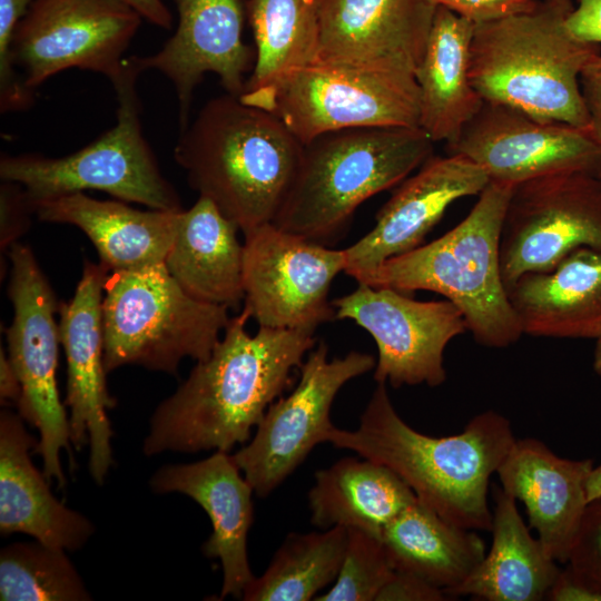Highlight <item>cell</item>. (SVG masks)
<instances>
[{"instance_id": "7", "label": "cell", "mask_w": 601, "mask_h": 601, "mask_svg": "<svg viewBox=\"0 0 601 601\" xmlns=\"http://www.w3.org/2000/svg\"><path fill=\"white\" fill-rule=\"evenodd\" d=\"M144 72L138 57L126 58L111 81L118 100L117 122L73 154L2 155L0 178L20 184L35 207L59 196L95 189L150 209L183 210L174 186L161 174L142 134L136 83Z\"/></svg>"}, {"instance_id": "6", "label": "cell", "mask_w": 601, "mask_h": 601, "mask_svg": "<svg viewBox=\"0 0 601 601\" xmlns=\"http://www.w3.org/2000/svg\"><path fill=\"white\" fill-rule=\"evenodd\" d=\"M514 186L489 183L455 227L385 260L365 283L403 293L430 290L453 303L485 347L504 348L523 335L501 270L503 220Z\"/></svg>"}, {"instance_id": "31", "label": "cell", "mask_w": 601, "mask_h": 601, "mask_svg": "<svg viewBox=\"0 0 601 601\" xmlns=\"http://www.w3.org/2000/svg\"><path fill=\"white\" fill-rule=\"evenodd\" d=\"M255 61L243 93L277 83L318 57L319 24L315 0H248Z\"/></svg>"}, {"instance_id": "38", "label": "cell", "mask_w": 601, "mask_h": 601, "mask_svg": "<svg viewBox=\"0 0 601 601\" xmlns=\"http://www.w3.org/2000/svg\"><path fill=\"white\" fill-rule=\"evenodd\" d=\"M446 593L424 579L394 570L375 601H443Z\"/></svg>"}, {"instance_id": "41", "label": "cell", "mask_w": 601, "mask_h": 601, "mask_svg": "<svg viewBox=\"0 0 601 601\" xmlns=\"http://www.w3.org/2000/svg\"><path fill=\"white\" fill-rule=\"evenodd\" d=\"M580 87L589 114V131L601 149V53L583 68Z\"/></svg>"}, {"instance_id": "22", "label": "cell", "mask_w": 601, "mask_h": 601, "mask_svg": "<svg viewBox=\"0 0 601 601\" xmlns=\"http://www.w3.org/2000/svg\"><path fill=\"white\" fill-rule=\"evenodd\" d=\"M150 486L157 493L179 492L207 513L213 531L203 544L208 558L223 568L220 597L242 598L255 578L250 571L247 536L254 521V490L228 452L190 464L165 465L155 472Z\"/></svg>"}, {"instance_id": "37", "label": "cell", "mask_w": 601, "mask_h": 601, "mask_svg": "<svg viewBox=\"0 0 601 601\" xmlns=\"http://www.w3.org/2000/svg\"><path fill=\"white\" fill-rule=\"evenodd\" d=\"M436 7H444L475 24L490 22L510 16L528 12L540 0H430Z\"/></svg>"}, {"instance_id": "21", "label": "cell", "mask_w": 601, "mask_h": 601, "mask_svg": "<svg viewBox=\"0 0 601 601\" xmlns=\"http://www.w3.org/2000/svg\"><path fill=\"white\" fill-rule=\"evenodd\" d=\"M593 461L556 455L538 439H516L496 471L501 487L521 501L549 555L568 563L588 506Z\"/></svg>"}, {"instance_id": "9", "label": "cell", "mask_w": 601, "mask_h": 601, "mask_svg": "<svg viewBox=\"0 0 601 601\" xmlns=\"http://www.w3.org/2000/svg\"><path fill=\"white\" fill-rule=\"evenodd\" d=\"M142 17L122 0H35L0 51V110L21 111L53 75L78 68L112 81Z\"/></svg>"}, {"instance_id": "15", "label": "cell", "mask_w": 601, "mask_h": 601, "mask_svg": "<svg viewBox=\"0 0 601 601\" xmlns=\"http://www.w3.org/2000/svg\"><path fill=\"white\" fill-rule=\"evenodd\" d=\"M332 304L335 318L355 322L374 338L378 353L374 380L395 388L442 385L445 348L467 331L450 300H416L390 287L358 284Z\"/></svg>"}, {"instance_id": "33", "label": "cell", "mask_w": 601, "mask_h": 601, "mask_svg": "<svg viewBox=\"0 0 601 601\" xmlns=\"http://www.w3.org/2000/svg\"><path fill=\"white\" fill-rule=\"evenodd\" d=\"M66 550L36 542H17L0 553V600H91Z\"/></svg>"}, {"instance_id": "12", "label": "cell", "mask_w": 601, "mask_h": 601, "mask_svg": "<svg viewBox=\"0 0 601 601\" xmlns=\"http://www.w3.org/2000/svg\"><path fill=\"white\" fill-rule=\"evenodd\" d=\"M375 357L352 351L328 359L319 342L299 370V380L287 396L273 402L255 435L233 459L259 497L275 491L335 427L329 417L339 390L351 380L374 370Z\"/></svg>"}, {"instance_id": "29", "label": "cell", "mask_w": 601, "mask_h": 601, "mask_svg": "<svg viewBox=\"0 0 601 601\" xmlns=\"http://www.w3.org/2000/svg\"><path fill=\"white\" fill-rule=\"evenodd\" d=\"M415 500V493L393 470L355 457H344L317 471L308 492L315 526L358 529L378 538L384 526Z\"/></svg>"}, {"instance_id": "32", "label": "cell", "mask_w": 601, "mask_h": 601, "mask_svg": "<svg viewBox=\"0 0 601 601\" xmlns=\"http://www.w3.org/2000/svg\"><path fill=\"white\" fill-rule=\"evenodd\" d=\"M347 544V529L290 533L263 575L245 588L246 601H308L336 580Z\"/></svg>"}, {"instance_id": "25", "label": "cell", "mask_w": 601, "mask_h": 601, "mask_svg": "<svg viewBox=\"0 0 601 601\" xmlns=\"http://www.w3.org/2000/svg\"><path fill=\"white\" fill-rule=\"evenodd\" d=\"M508 293L523 334L595 339L601 334V249L577 248L549 270L524 274Z\"/></svg>"}, {"instance_id": "18", "label": "cell", "mask_w": 601, "mask_h": 601, "mask_svg": "<svg viewBox=\"0 0 601 601\" xmlns=\"http://www.w3.org/2000/svg\"><path fill=\"white\" fill-rule=\"evenodd\" d=\"M489 183L484 170L464 156L432 155L400 184L376 214L374 227L344 248V273L365 284L385 260L421 246L454 201L480 195Z\"/></svg>"}, {"instance_id": "8", "label": "cell", "mask_w": 601, "mask_h": 601, "mask_svg": "<svg viewBox=\"0 0 601 601\" xmlns=\"http://www.w3.org/2000/svg\"><path fill=\"white\" fill-rule=\"evenodd\" d=\"M189 295L164 263L110 272L102 298L104 363L177 374L181 359H206L230 317Z\"/></svg>"}, {"instance_id": "40", "label": "cell", "mask_w": 601, "mask_h": 601, "mask_svg": "<svg viewBox=\"0 0 601 601\" xmlns=\"http://www.w3.org/2000/svg\"><path fill=\"white\" fill-rule=\"evenodd\" d=\"M564 19V27L574 39L592 45H601V0H575Z\"/></svg>"}, {"instance_id": "24", "label": "cell", "mask_w": 601, "mask_h": 601, "mask_svg": "<svg viewBox=\"0 0 601 601\" xmlns=\"http://www.w3.org/2000/svg\"><path fill=\"white\" fill-rule=\"evenodd\" d=\"M183 210H140L122 200H99L73 193L36 206L41 221L81 229L109 273L132 270L165 262Z\"/></svg>"}, {"instance_id": "39", "label": "cell", "mask_w": 601, "mask_h": 601, "mask_svg": "<svg viewBox=\"0 0 601 601\" xmlns=\"http://www.w3.org/2000/svg\"><path fill=\"white\" fill-rule=\"evenodd\" d=\"M546 600L601 601V587L566 563L560 570Z\"/></svg>"}, {"instance_id": "35", "label": "cell", "mask_w": 601, "mask_h": 601, "mask_svg": "<svg viewBox=\"0 0 601 601\" xmlns=\"http://www.w3.org/2000/svg\"><path fill=\"white\" fill-rule=\"evenodd\" d=\"M568 563L601 587V497L588 503Z\"/></svg>"}, {"instance_id": "34", "label": "cell", "mask_w": 601, "mask_h": 601, "mask_svg": "<svg viewBox=\"0 0 601 601\" xmlns=\"http://www.w3.org/2000/svg\"><path fill=\"white\" fill-rule=\"evenodd\" d=\"M394 569L378 536L347 529V544L335 584L318 601H375Z\"/></svg>"}, {"instance_id": "1", "label": "cell", "mask_w": 601, "mask_h": 601, "mask_svg": "<svg viewBox=\"0 0 601 601\" xmlns=\"http://www.w3.org/2000/svg\"><path fill=\"white\" fill-rule=\"evenodd\" d=\"M245 308L219 342L155 410L144 441L147 456L166 451L229 452L250 439L268 406L293 385L294 371L315 347L314 333L258 326Z\"/></svg>"}, {"instance_id": "5", "label": "cell", "mask_w": 601, "mask_h": 601, "mask_svg": "<svg viewBox=\"0 0 601 601\" xmlns=\"http://www.w3.org/2000/svg\"><path fill=\"white\" fill-rule=\"evenodd\" d=\"M420 127H358L304 144L294 183L273 224L332 246L372 196L400 185L433 154Z\"/></svg>"}, {"instance_id": "2", "label": "cell", "mask_w": 601, "mask_h": 601, "mask_svg": "<svg viewBox=\"0 0 601 601\" xmlns=\"http://www.w3.org/2000/svg\"><path fill=\"white\" fill-rule=\"evenodd\" d=\"M510 421L487 410L463 432L431 436L410 426L378 383L355 430L334 427L327 442L393 470L418 501L446 521L470 530L490 531L491 476L515 442Z\"/></svg>"}, {"instance_id": "45", "label": "cell", "mask_w": 601, "mask_h": 601, "mask_svg": "<svg viewBox=\"0 0 601 601\" xmlns=\"http://www.w3.org/2000/svg\"><path fill=\"white\" fill-rule=\"evenodd\" d=\"M592 365L595 374L601 377V334L595 338Z\"/></svg>"}, {"instance_id": "3", "label": "cell", "mask_w": 601, "mask_h": 601, "mask_svg": "<svg viewBox=\"0 0 601 601\" xmlns=\"http://www.w3.org/2000/svg\"><path fill=\"white\" fill-rule=\"evenodd\" d=\"M303 148L275 115L226 92L180 131L174 158L189 186L244 233L274 221Z\"/></svg>"}, {"instance_id": "43", "label": "cell", "mask_w": 601, "mask_h": 601, "mask_svg": "<svg viewBox=\"0 0 601 601\" xmlns=\"http://www.w3.org/2000/svg\"><path fill=\"white\" fill-rule=\"evenodd\" d=\"M22 388L20 380L8 356L0 349V398L1 402L19 403Z\"/></svg>"}, {"instance_id": "26", "label": "cell", "mask_w": 601, "mask_h": 601, "mask_svg": "<svg viewBox=\"0 0 601 601\" xmlns=\"http://www.w3.org/2000/svg\"><path fill=\"white\" fill-rule=\"evenodd\" d=\"M475 23L436 7L414 78L420 92V128L433 142L452 144L480 110L483 99L470 78Z\"/></svg>"}, {"instance_id": "11", "label": "cell", "mask_w": 601, "mask_h": 601, "mask_svg": "<svg viewBox=\"0 0 601 601\" xmlns=\"http://www.w3.org/2000/svg\"><path fill=\"white\" fill-rule=\"evenodd\" d=\"M8 257L13 316L6 336L8 358L22 388L18 413L39 432L35 453L42 459L43 475L63 487L60 453L67 450L71 455V433L56 376L61 341L55 316L60 303L30 247L18 242L9 248Z\"/></svg>"}, {"instance_id": "10", "label": "cell", "mask_w": 601, "mask_h": 601, "mask_svg": "<svg viewBox=\"0 0 601 601\" xmlns=\"http://www.w3.org/2000/svg\"><path fill=\"white\" fill-rule=\"evenodd\" d=\"M239 99L272 112L304 145L358 127H420L414 76L316 60Z\"/></svg>"}, {"instance_id": "20", "label": "cell", "mask_w": 601, "mask_h": 601, "mask_svg": "<svg viewBox=\"0 0 601 601\" xmlns=\"http://www.w3.org/2000/svg\"><path fill=\"white\" fill-rule=\"evenodd\" d=\"M178 24L156 53L138 57L144 71L167 77L177 93L180 131L189 124L194 91L207 72L215 73L227 93L240 97L254 51L243 41L240 0H175Z\"/></svg>"}, {"instance_id": "13", "label": "cell", "mask_w": 601, "mask_h": 601, "mask_svg": "<svg viewBox=\"0 0 601 601\" xmlns=\"http://www.w3.org/2000/svg\"><path fill=\"white\" fill-rule=\"evenodd\" d=\"M243 234V303L258 326L315 333L335 318L328 294L334 278L345 272L344 249L273 223Z\"/></svg>"}, {"instance_id": "4", "label": "cell", "mask_w": 601, "mask_h": 601, "mask_svg": "<svg viewBox=\"0 0 601 601\" xmlns=\"http://www.w3.org/2000/svg\"><path fill=\"white\" fill-rule=\"evenodd\" d=\"M573 8V0H540L528 12L475 24L470 78L483 101L589 129L580 76L601 52L566 31Z\"/></svg>"}, {"instance_id": "42", "label": "cell", "mask_w": 601, "mask_h": 601, "mask_svg": "<svg viewBox=\"0 0 601 601\" xmlns=\"http://www.w3.org/2000/svg\"><path fill=\"white\" fill-rule=\"evenodd\" d=\"M135 9L150 23L164 29H170L173 19L169 9L162 0H122Z\"/></svg>"}, {"instance_id": "28", "label": "cell", "mask_w": 601, "mask_h": 601, "mask_svg": "<svg viewBox=\"0 0 601 601\" xmlns=\"http://www.w3.org/2000/svg\"><path fill=\"white\" fill-rule=\"evenodd\" d=\"M239 228L207 198L181 211L165 266L189 295L236 308L244 302Z\"/></svg>"}, {"instance_id": "44", "label": "cell", "mask_w": 601, "mask_h": 601, "mask_svg": "<svg viewBox=\"0 0 601 601\" xmlns=\"http://www.w3.org/2000/svg\"><path fill=\"white\" fill-rule=\"evenodd\" d=\"M601 497V464L593 466L587 481V499L591 502Z\"/></svg>"}, {"instance_id": "17", "label": "cell", "mask_w": 601, "mask_h": 601, "mask_svg": "<svg viewBox=\"0 0 601 601\" xmlns=\"http://www.w3.org/2000/svg\"><path fill=\"white\" fill-rule=\"evenodd\" d=\"M109 270L85 262L81 278L69 302L59 304V331L67 359V395L71 444L89 445V472L102 484L112 465V431L107 410L116 400L106 384L104 363L102 298Z\"/></svg>"}, {"instance_id": "16", "label": "cell", "mask_w": 601, "mask_h": 601, "mask_svg": "<svg viewBox=\"0 0 601 601\" xmlns=\"http://www.w3.org/2000/svg\"><path fill=\"white\" fill-rule=\"evenodd\" d=\"M446 150L476 164L490 183L511 186L560 173H601V149L589 129L490 101Z\"/></svg>"}, {"instance_id": "30", "label": "cell", "mask_w": 601, "mask_h": 601, "mask_svg": "<svg viewBox=\"0 0 601 601\" xmlns=\"http://www.w3.org/2000/svg\"><path fill=\"white\" fill-rule=\"evenodd\" d=\"M380 539L394 570L413 573L446 595L486 553L475 530L446 521L417 497L384 526Z\"/></svg>"}, {"instance_id": "14", "label": "cell", "mask_w": 601, "mask_h": 601, "mask_svg": "<svg viewBox=\"0 0 601 601\" xmlns=\"http://www.w3.org/2000/svg\"><path fill=\"white\" fill-rule=\"evenodd\" d=\"M580 247L601 249V173H560L513 187L500 242L506 289Z\"/></svg>"}, {"instance_id": "27", "label": "cell", "mask_w": 601, "mask_h": 601, "mask_svg": "<svg viewBox=\"0 0 601 601\" xmlns=\"http://www.w3.org/2000/svg\"><path fill=\"white\" fill-rule=\"evenodd\" d=\"M492 543L477 568L449 599L485 601L546 600L560 568L530 533L515 503L502 487L493 489Z\"/></svg>"}, {"instance_id": "19", "label": "cell", "mask_w": 601, "mask_h": 601, "mask_svg": "<svg viewBox=\"0 0 601 601\" xmlns=\"http://www.w3.org/2000/svg\"><path fill=\"white\" fill-rule=\"evenodd\" d=\"M317 60L414 76L436 6L430 0H315Z\"/></svg>"}, {"instance_id": "36", "label": "cell", "mask_w": 601, "mask_h": 601, "mask_svg": "<svg viewBox=\"0 0 601 601\" xmlns=\"http://www.w3.org/2000/svg\"><path fill=\"white\" fill-rule=\"evenodd\" d=\"M35 207L24 188L14 181L2 180L0 185V249L7 252L19 242L30 225Z\"/></svg>"}, {"instance_id": "23", "label": "cell", "mask_w": 601, "mask_h": 601, "mask_svg": "<svg viewBox=\"0 0 601 601\" xmlns=\"http://www.w3.org/2000/svg\"><path fill=\"white\" fill-rule=\"evenodd\" d=\"M23 421L19 413H0V533H24L50 546L79 550L95 528L52 495L49 481L31 461L38 442Z\"/></svg>"}]
</instances>
